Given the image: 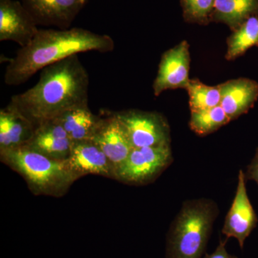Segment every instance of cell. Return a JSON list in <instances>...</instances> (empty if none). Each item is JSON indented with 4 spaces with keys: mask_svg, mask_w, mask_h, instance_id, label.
I'll use <instances>...</instances> for the list:
<instances>
[{
    "mask_svg": "<svg viewBox=\"0 0 258 258\" xmlns=\"http://www.w3.org/2000/svg\"><path fill=\"white\" fill-rule=\"evenodd\" d=\"M0 159L23 176L36 196L60 198L79 179L70 170L66 161L54 160L25 147L2 151Z\"/></svg>",
    "mask_w": 258,
    "mask_h": 258,
    "instance_id": "4",
    "label": "cell"
},
{
    "mask_svg": "<svg viewBox=\"0 0 258 258\" xmlns=\"http://www.w3.org/2000/svg\"><path fill=\"white\" fill-rule=\"evenodd\" d=\"M218 215L217 204L210 199L184 202L169 227L166 258H201Z\"/></svg>",
    "mask_w": 258,
    "mask_h": 258,
    "instance_id": "3",
    "label": "cell"
},
{
    "mask_svg": "<svg viewBox=\"0 0 258 258\" xmlns=\"http://www.w3.org/2000/svg\"><path fill=\"white\" fill-rule=\"evenodd\" d=\"M221 93L220 106L231 120L245 114L258 99V83L240 78L218 85Z\"/></svg>",
    "mask_w": 258,
    "mask_h": 258,
    "instance_id": "14",
    "label": "cell"
},
{
    "mask_svg": "<svg viewBox=\"0 0 258 258\" xmlns=\"http://www.w3.org/2000/svg\"><path fill=\"white\" fill-rule=\"evenodd\" d=\"M245 177L247 180H252L258 185V147L250 163L247 166Z\"/></svg>",
    "mask_w": 258,
    "mask_h": 258,
    "instance_id": "22",
    "label": "cell"
},
{
    "mask_svg": "<svg viewBox=\"0 0 258 258\" xmlns=\"http://www.w3.org/2000/svg\"><path fill=\"white\" fill-rule=\"evenodd\" d=\"M114 47L109 35L86 29H39L31 42L20 47L10 60L5 71V83L9 86H20L38 71L70 56L89 51L110 52Z\"/></svg>",
    "mask_w": 258,
    "mask_h": 258,
    "instance_id": "2",
    "label": "cell"
},
{
    "mask_svg": "<svg viewBox=\"0 0 258 258\" xmlns=\"http://www.w3.org/2000/svg\"><path fill=\"white\" fill-rule=\"evenodd\" d=\"M91 140L106 154L114 166L115 174L133 149L124 129L113 113L100 118Z\"/></svg>",
    "mask_w": 258,
    "mask_h": 258,
    "instance_id": "12",
    "label": "cell"
},
{
    "mask_svg": "<svg viewBox=\"0 0 258 258\" xmlns=\"http://www.w3.org/2000/svg\"><path fill=\"white\" fill-rule=\"evenodd\" d=\"M230 121L223 108L220 105L191 111L189 127L192 132L200 137H205L216 132Z\"/></svg>",
    "mask_w": 258,
    "mask_h": 258,
    "instance_id": "19",
    "label": "cell"
},
{
    "mask_svg": "<svg viewBox=\"0 0 258 258\" xmlns=\"http://www.w3.org/2000/svg\"><path fill=\"white\" fill-rule=\"evenodd\" d=\"M173 161L171 145L132 149L115 174V179L131 185L153 182Z\"/></svg>",
    "mask_w": 258,
    "mask_h": 258,
    "instance_id": "6",
    "label": "cell"
},
{
    "mask_svg": "<svg viewBox=\"0 0 258 258\" xmlns=\"http://www.w3.org/2000/svg\"><path fill=\"white\" fill-rule=\"evenodd\" d=\"M90 0H22L37 25L71 28L75 19Z\"/></svg>",
    "mask_w": 258,
    "mask_h": 258,
    "instance_id": "10",
    "label": "cell"
},
{
    "mask_svg": "<svg viewBox=\"0 0 258 258\" xmlns=\"http://www.w3.org/2000/svg\"><path fill=\"white\" fill-rule=\"evenodd\" d=\"M246 181L245 174L240 169L235 198L226 215L222 229V233L226 236V238L237 239L241 249L243 248L246 239L258 223L257 214L247 195Z\"/></svg>",
    "mask_w": 258,
    "mask_h": 258,
    "instance_id": "7",
    "label": "cell"
},
{
    "mask_svg": "<svg viewBox=\"0 0 258 258\" xmlns=\"http://www.w3.org/2000/svg\"><path fill=\"white\" fill-rule=\"evenodd\" d=\"M73 142L66 131L55 120L45 122L37 126L27 149L54 159L67 160Z\"/></svg>",
    "mask_w": 258,
    "mask_h": 258,
    "instance_id": "13",
    "label": "cell"
},
{
    "mask_svg": "<svg viewBox=\"0 0 258 258\" xmlns=\"http://www.w3.org/2000/svg\"><path fill=\"white\" fill-rule=\"evenodd\" d=\"M227 239L226 238L225 240H220V243L215 252H212V254H205V258H238L235 255H232L227 252L226 249V243H227Z\"/></svg>",
    "mask_w": 258,
    "mask_h": 258,
    "instance_id": "23",
    "label": "cell"
},
{
    "mask_svg": "<svg viewBox=\"0 0 258 258\" xmlns=\"http://www.w3.org/2000/svg\"><path fill=\"white\" fill-rule=\"evenodd\" d=\"M136 148L171 145V130L164 115L155 111L128 109L113 112Z\"/></svg>",
    "mask_w": 258,
    "mask_h": 258,
    "instance_id": "5",
    "label": "cell"
},
{
    "mask_svg": "<svg viewBox=\"0 0 258 258\" xmlns=\"http://www.w3.org/2000/svg\"><path fill=\"white\" fill-rule=\"evenodd\" d=\"M189 45L183 40L161 56L157 77L153 83V91L159 96L166 90L184 88L189 84Z\"/></svg>",
    "mask_w": 258,
    "mask_h": 258,
    "instance_id": "8",
    "label": "cell"
},
{
    "mask_svg": "<svg viewBox=\"0 0 258 258\" xmlns=\"http://www.w3.org/2000/svg\"><path fill=\"white\" fill-rule=\"evenodd\" d=\"M100 117L90 109L88 104L74 107L54 118L66 131L73 142L91 140Z\"/></svg>",
    "mask_w": 258,
    "mask_h": 258,
    "instance_id": "16",
    "label": "cell"
},
{
    "mask_svg": "<svg viewBox=\"0 0 258 258\" xmlns=\"http://www.w3.org/2000/svg\"><path fill=\"white\" fill-rule=\"evenodd\" d=\"M89 84V75L79 56H70L42 69L38 82L12 97L8 106L37 128L71 108L88 104Z\"/></svg>",
    "mask_w": 258,
    "mask_h": 258,
    "instance_id": "1",
    "label": "cell"
},
{
    "mask_svg": "<svg viewBox=\"0 0 258 258\" xmlns=\"http://www.w3.org/2000/svg\"><path fill=\"white\" fill-rule=\"evenodd\" d=\"M216 0H180L183 18L188 23L207 25Z\"/></svg>",
    "mask_w": 258,
    "mask_h": 258,
    "instance_id": "21",
    "label": "cell"
},
{
    "mask_svg": "<svg viewBox=\"0 0 258 258\" xmlns=\"http://www.w3.org/2000/svg\"><path fill=\"white\" fill-rule=\"evenodd\" d=\"M186 90L189 97L191 111L207 109L220 105L221 93L218 85L210 86L204 84L199 79H190Z\"/></svg>",
    "mask_w": 258,
    "mask_h": 258,
    "instance_id": "20",
    "label": "cell"
},
{
    "mask_svg": "<svg viewBox=\"0 0 258 258\" xmlns=\"http://www.w3.org/2000/svg\"><path fill=\"white\" fill-rule=\"evenodd\" d=\"M64 161L79 179L88 174L115 179L114 166L92 140L73 142L69 157Z\"/></svg>",
    "mask_w": 258,
    "mask_h": 258,
    "instance_id": "11",
    "label": "cell"
},
{
    "mask_svg": "<svg viewBox=\"0 0 258 258\" xmlns=\"http://www.w3.org/2000/svg\"><path fill=\"white\" fill-rule=\"evenodd\" d=\"M258 10V0H216L210 23L225 24L232 31Z\"/></svg>",
    "mask_w": 258,
    "mask_h": 258,
    "instance_id": "17",
    "label": "cell"
},
{
    "mask_svg": "<svg viewBox=\"0 0 258 258\" xmlns=\"http://www.w3.org/2000/svg\"><path fill=\"white\" fill-rule=\"evenodd\" d=\"M35 125L15 108L0 110V152L26 147L35 132Z\"/></svg>",
    "mask_w": 258,
    "mask_h": 258,
    "instance_id": "15",
    "label": "cell"
},
{
    "mask_svg": "<svg viewBox=\"0 0 258 258\" xmlns=\"http://www.w3.org/2000/svg\"><path fill=\"white\" fill-rule=\"evenodd\" d=\"M23 3L17 0H0V41L16 42L27 46L39 28Z\"/></svg>",
    "mask_w": 258,
    "mask_h": 258,
    "instance_id": "9",
    "label": "cell"
},
{
    "mask_svg": "<svg viewBox=\"0 0 258 258\" xmlns=\"http://www.w3.org/2000/svg\"><path fill=\"white\" fill-rule=\"evenodd\" d=\"M232 32L227 39L225 55L230 61L244 55L251 47H258V10Z\"/></svg>",
    "mask_w": 258,
    "mask_h": 258,
    "instance_id": "18",
    "label": "cell"
}]
</instances>
